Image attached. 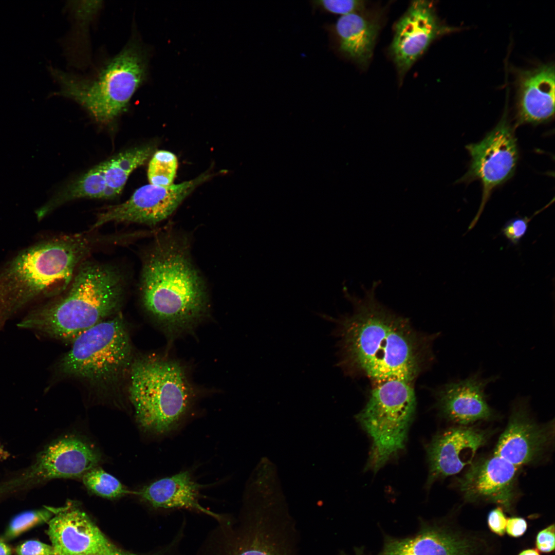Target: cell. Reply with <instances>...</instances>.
I'll return each mask as SVG.
<instances>
[{
	"label": "cell",
	"mask_w": 555,
	"mask_h": 555,
	"mask_svg": "<svg viewBox=\"0 0 555 555\" xmlns=\"http://www.w3.org/2000/svg\"><path fill=\"white\" fill-rule=\"evenodd\" d=\"M379 23L362 12L341 16L335 25L339 51L360 65L372 57Z\"/></svg>",
	"instance_id": "obj_22"
},
{
	"label": "cell",
	"mask_w": 555,
	"mask_h": 555,
	"mask_svg": "<svg viewBox=\"0 0 555 555\" xmlns=\"http://www.w3.org/2000/svg\"><path fill=\"white\" fill-rule=\"evenodd\" d=\"M497 379V376L483 378L479 371L465 379L445 384L436 392L440 413L458 425L494 419L498 415L489 405L485 391Z\"/></svg>",
	"instance_id": "obj_18"
},
{
	"label": "cell",
	"mask_w": 555,
	"mask_h": 555,
	"mask_svg": "<svg viewBox=\"0 0 555 555\" xmlns=\"http://www.w3.org/2000/svg\"><path fill=\"white\" fill-rule=\"evenodd\" d=\"M491 432L472 425L448 428L436 435L428 446L429 472L426 486L455 475L467 467L478 450L489 439Z\"/></svg>",
	"instance_id": "obj_17"
},
{
	"label": "cell",
	"mask_w": 555,
	"mask_h": 555,
	"mask_svg": "<svg viewBox=\"0 0 555 555\" xmlns=\"http://www.w3.org/2000/svg\"><path fill=\"white\" fill-rule=\"evenodd\" d=\"M225 517L197 555H290L285 532L277 523L260 514L239 522Z\"/></svg>",
	"instance_id": "obj_11"
},
{
	"label": "cell",
	"mask_w": 555,
	"mask_h": 555,
	"mask_svg": "<svg viewBox=\"0 0 555 555\" xmlns=\"http://www.w3.org/2000/svg\"><path fill=\"white\" fill-rule=\"evenodd\" d=\"M394 30L390 51L403 77L434 40L457 29L440 21L432 2L419 0L412 2Z\"/></svg>",
	"instance_id": "obj_15"
},
{
	"label": "cell",
	"mask_w": 555,
	"mask_h": 555,
	"mask_svg": "<svg viewBox=\"0 0 555 555\" xmlns=\"http://www.w3.org/2000/svg\"><path fill=\"white\" fill-rule=\"evenodd\" d=\"M357 419L372 440L367 468L377 472L404 449L416 407L411 382L377 381Z\"/></svg>",
	"instance_id": "obj_7"
},
{
	"label": "cell",
	"mask_w": 555,
	"mask_h": 555,
	"mask_svg": "<svg viewBox=\"0 0 555 555\" xmlns=\"http://www.w3.org/2000/svg\"><path fill=\"white\" fill-rule=\"evenodd\" d=\"M554 437V420L539 423L530 414L528 399L519 398L513 403L493 453L520 468L542 460L550 450Z\"/></svg>",
	"instance_id": "obj_14"
},
{
	"label": "cell",
	"mask_w": 555,
	"mask_h": 555,
	"mask_svg": "<svg viewBox=\"0 0 555 555\" xmlns=\"http://www.w3.org/2000/svg\"><path fill=\"white\" fill-rule=\"evenodd\" d=\"M527 528L528 523L524 517L512 516L507 519L506 532L510 537L518 538L523 536Z\"/></svg>",
	"instance_id": "obj_31"
},
{
	"label": "cell",
	"mask_w": 555,
	"mask_h": 555,
	"mask_svg": "<svg viewBox=\"0 0 555 555\" xmlns=\"http://www.w3.org/2000/svg\"><path fill=\"white\" fill-rule=\"evenodd\" d=\"M72 343L58 364L65 375L107 384L119 378L132 363L131 342L121 314L98 323Z\"/></svg>",
	"instance_id": "obj_8"
},
{
	"label": "cell",
	"mask_w": 555,
	"mask_h": 555,
	"mask_svg": "<svg viewBox=\"0 0 555 555\" xmlns=\"http://www.w3.org/2000/svg\"><path fill=\"white\" fill-rule=\"evenodd\" d=\"M313 4L327 12L341 16L362 12L365 2L359 0H319Z\"/></svg>",
	"instance_id": "obj_26"
},
{
	"label": "cell",
	"mask_w": 555,
	"mask_h": 555,
	"mask_svg": "<svg viewBox=\"0 0 555 555\" xmlns=\"http://www.w3.org/2000/svg\"><path fill=\"white\" fill-rule=\"evenodd\" d=\"M210 177L209 174L205 173L176 184L142 186L127 200L108 207L100 213L91 229L110 222L157 224L168 217L197 186Z\"/></svg>",
	"instance_id": "obj_12"
},
{
	"label": "cell",
	"mask_w": 555,
	"mask_h": 555,
	"mask_svg": "<svg viewBox=\"0 0 555 555\" xmlns=\"http://www.w3.org/2000/svg\"><path fill=\"white\" fill-rule=\"evenodd\" d=\"M101 461L100 452L89 441L75 435L60 437L21 474L1 483L0 496L52 479L82 477Z\"/></svg>",
	"instance_id": "obj_10"
},
{
	"label": "cell",
	"mask_w": 555,
	"mask_h": 555,
	"mask_svg": "<svg viewBox=\"0 0 555 555\" xmlns=\"http://www.w3.org/2000/svg\"><path fill=\"white\" fill-rule=\"evenodd\" d=\"M82 478L90 492L102 497L114 499L131 493L118 479L98 466L87 472Z\"/></svg>",
	"instance_id": "obj_23"
},
{
	"label": "cell",
	"mask_w": 555,
	"mask_h": 555,
	"mask_svg": "<svg viewBox=\"0 0 555 555\" xmlns=\"http://www.w3.org/2000/svg\"><path fill=\"white\" fill-rule=\"evenodd\" d=\"M47 507L53 514L47 534L56 555H107L117 548L76 505Z\"/></svg>",
	"instance_id": "obj_16"
},
{
	"label": "cell",
	"mask_w": 555,
	"mask_h": 555,
	"mask_svg": "<svg viewBox=\"0 0 555 555\" xmlns=\"http://www.w3.org/2000/svg\"><path fill=\"white\" fill-rule=\"evenodd\" d=\"M554 66L551 63L520 71L514 128L546 123L554 116Z\"/></svg>",
	"instance_id": "obj_19"
},
{
	"label": "cell",
	"mask_w": 555,
	"mask_h": 555,
	"mask_svg": "<svg viewBox=\"0 0 555 555\" xmlns=\"http://www.w3.org/2000/svg\"><path fill=\"white\" fill-rule=\"evenodd\" d=\"M177 165V157L173 153L165 150L155 152L148 166L147 177L150 184L163 187L172 184Z\"/></svg>",
	"instance_id": "obj_24"
},
{
	"label": "cell",
	"mask_w": 555,
	"mask_h": 555,
	"mask_svg": "<svg viewBox=\"0 0 555 555\" xmlns=\"http://www.w3.org/2000/svg\"><path fill=\"white\" fill-rule=\"evenodd\" d=\"M0 555H11L10 547L1 540H0Z\"/></svg>",
	"instance_id": "obj_33"
},
{
	"label": "cell",
	"mask_w": 555,
	"mask_h": 555,
	"mask_svg": "<svg viewBox=\"0 0 555 555\" xmlns=\"http://www.w3.org/2000/svg\"><path fill=\"white\" fill-rule=\"evenodd\" d=\"M379 284L375 281L368 288L362 287V297L344 288V297L353 306L351 314L338 318L319 316L336 324L331 334L339 338L337 365L345 374L361 373L376 381L412 382L422 368L429 343L406 318L378 301Z\"/></svg>",
	"instance_id": "obj_1"
},
{
	"label": "cell",
	"mask_w": 555,
	"mask_h": 555,
	"mask_svg": "<svg viewBox=\"0 0 555 555\" xmlns=\"http://www.w3.org/2000/svg\"><path fill=\"white\" fill-rule=\"evenodd\" d=\"M507 519L504 509L499 507L492 509L487 515V525L490 530L499 536L504 535Z\"/></svg>",
	"instance_id": "obj_30"
},
{
	"label": "cell",
	"mask_w": 555,
	"mask_h": 555,
	"mask_svg": "<svg viewBox=\"0 0 555 555\" xmlns=\"http://www.w3.org/2000/svg\"><path fill=\"white\" fill-rule=\"evenodd\" d=\"M9 453L8 452L5 451L4 449L1 447L0 443V460H4L9 457Z\"/></svg>",
	"instance_id": "obj_35"
},
{
	"label": "cell",
	"mask_w": 555,
	"mask_h": 555,
	"mask_svg": "<svg viewBox=\"0 0 555 555\" xmlns=\"http://www.w3.org/2000/svg\"><path fill=\"white\" fill-rule=\"evenodd\" d=\"M149 52L136 38L93 77H83L50 67L58 83L56 95L73 100L98 122L115 119L147 76Z\"/></svg>",
	"instance_id": "obj_5"
},
{
	"label": "cell",
	"mask_w": 555,
	"mask_h": 555,
	"mask_svg": "<svg viewBox=\"0 0 555 555\" xmlns=\"http://www.w3.org/2000/svg\"><path fill=\"white\" fill-rule=\"evenodd\" d=\"M77 270L64 294L30 309L17 326L37 336L73 342L116 312L125 292L119 269L83 261Z\"/></svg>",
	"instance_id": "obj_2"
},
{
	"label": "cell",
	"mask_w": 555,
	"mask_h": 555,
	"mask_svg": "<svg viewBox=\"0 0 555 555\" xmlns=\"http://www.w3.org/2000/svg\"><path fill=\"white\" fill-rule=\"evenodd\" d=\"M548 206L539 210L531 217H516L510 219L502 228V234L507 238L509 243L513 246H517L521 239L526 234L529 223L531 219Z\"/></svg>",
	"instance_id": "obj_27"
},
{
	"label": "cell",
	"mask_w": 555,
	"mask_h": 555,
	"mask_svg": "<svg viewBox=\"0 0 555 555\" xmlns=\"http://www.w3.org/2000/svg\"><path fill=\"white\" fill-rule=\"evenodd\" d=\"M94 249L86 233L63 235L28 247L0 266V331L38 298L58 294Z\"/></svg>",
	"instance_id": "obj_3"
},
{
	"label": "cell",
	"mask_w": 555,
	"mask_h": 555,
	"mask_svg": "<svg viewBox=\"0 0 555 555\" xmlns=\"http://www.w3.org/2000/svg\"><path fill=\"white\" fill-rule=\"evenodd\" d=\"M53 515L47 507L44 509L22 512L11 521L4 533V539L6 540L14 539L38 525L48 522Z\"/></svg>",
	"instance_id": "obj_25"
},
{
	"label": "cell",
	"mask_w": 555,
	"mask_h": 555,
	"mask_svg": "<svg viewBox=\"0 0 555 555\" xmlns=\"http://www.w3.org/2000/svg\"><path fill=\"white\" fill-rule=\"evenodd\" d=\"M554 524H550L536 534L535 546L539 551L549 553L553 552L555 548Z\"/></svg>",
	"instance_id": "obj_28"
},
{
	"label": "cell",
	"mask_w": 555,
	"mask_h": 555,
	"mask_svg": "<svg viewBox=\"0 0 555 555\" xmlns=\"http://www.w3.org/2000/svg\"><path fill=\"white\" fill-rule=\"evenodd\" d=\"M517 555H540V554L536 549L527 548L520 552Z\"/></svg>",
	"instance_id": "obj_34"
},
{
	"label": "cell",
	"mask_w": 555,
	"mask_h": 555,
	"mask_svg": "<svg viewBox=\"0 0 555 555\" xmlns=\"http://www.w3.org/2000/svg\"><path fill=\"white\" fill-rule=\"evenodd\" d=\"M201 486L189 471L161 478L134 492L156 509H185L210 516L218 522L225 515L203 507L199 501Z\"/></svg>",
	"instance_id": "obj_21"
},
{
	"label": "cell",
	"mask_w": 555,
	"mask_h": 555,
	"mask_svg": "<svg viewBox=\"0 0 555 555\" xmlns=\"http://www.w3.org/2000/svg\"><path fill=\"white\" fill-rule=\"evenodd\" d=\"M184 243L166 237L156 242L143 263L141 290L146 310L168 329L189 328L206 312L203 281Z\"/></svg>",
	"instance_id": "obj_4"
},
{
	"label": "cell",
	"mask_w": 555,
	"mask_h": 555,
	"mask_svg": "<svg viewBox=\"0 0 555 555\" xmlns=\"http://www.w3.org/2000/svg\"><path fill=\"white\" fill-rule=\"evenodd\" d=\"M514 130L508 119L506 108L497 125L482 140L466 146L470 164L457 182L468 183L478 180L482 186L481 203L468 231L477 223L493 190L514 174L519 158Z\"/></svg>",
	"instance_id": "obj_9"
},
{
	"label": "cell",
	"mask_w": 555,
	"mask_h": 555,
	"mask_svg": "<svg viewBox=\"0 0 555 555\" xmlns=\"http://www.w3.org/2000/svg\"><path fill=\"white\" fill-rule=\"evenodd\" d=\"M130 370L129 397L139 427L158 436L176 429L193 396L182 366L172 360L149 356L135 360Z\"/></svg>",
	"instance_id": "obj_6"
},
{
	"label": "cell",
	"mask_w": 555,
	"mask_h": 555,
	"mask_svg": "<svg viewBox=\"0 0 555 555\" xmlns=\"http://www.w3.org/2000/svg\"><path fill=\"white\" fill-rule=\"evenodd\" d=\"M17 555H56L51 545L36 540H29L19 545L16 550Z\"/></svg>",
	"instance_id": "obj_29"
},
{
	"label": "cell",
	"mask_w": 555,
	"mask_h": 555,
	"mask_svg": "<svg viewBox=\"0 0 555 555\" xmlns=\"http://www.w3.org/2000/svg\"><path fill=\"white\" fill-rule=\"evenodd\" d=\"M482 543L461 531L428 526L414 536L389 540L381 555H484Z\"/></svg>",
	"instance_id": "obj_20"
},
{
	"label": "cell",
	"mask_w": 555,
	"mask_h": 555,
	"mask_svg": "<svg viewBox=\"0 0 555 555\" xmlns=\"http://www.w3.org/2000/svg\"><path fill=\"white\" fill-rule=\"evenodd\" d=\"M178 543L174 540L172 542L164 545V551L162 555H177V547ZM107 555H137L132 553L120 550L116 548L114 551Z\"/></svg>",
	"instance_id": "obj_32"
},
{
	"label": "cell",
	"mask_w": 555,
	"mask_h": 555,
	"mask_svg": "<svg viewBox=\"0 0 555 555\" xmlns=\"http://www.w3.org/2000/svg\"><path fill=\"white\" fill-rule=\"evenodd\" d=\"M519 468L494 454L475 458L456 485L465 501L495 504L512 511L518 497Z\"/></svg>",
	"instance_id": "obj_13"
}]
</instances>
